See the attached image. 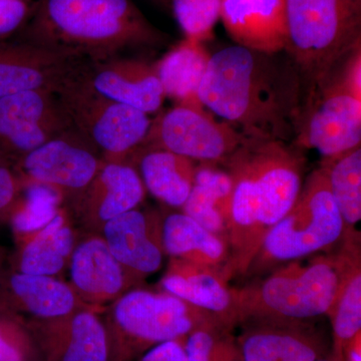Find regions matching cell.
<instances>
[{
    "mask_svg": "<svg viewBox=\"0 0 361 361\" xmlns=\"http://www.w3.org/2000/svg\"><path fill=\"white\" fill-rule=\"evenodd\" d=\"M188 361H244L231 332L217 329L194 330L185 338Z\"/></svg>",
    "mask_w": 361,
    "mask_h": 361,
    "instance_id": "31",
    "label": "cell"
},
{
    "mask_svg": "<svg viewBox=\"0 0 361 361\" xmlns=\"http://www.w3.org/2000/svg\"><path fill=\"white\" fill-rule=\"evenodd\" d=\"M344 59L322 80L304 90L291 142L300 151L316 149L323 160L360 146L361 99L346 82Z\"/></svg>",
    "mask_w": 361,
    "mask_h": 361,
    "instance_id": "8",
    "label": "cell"
},
{
    "mask_svg": "<svg viewBox=\"0 0 361 361\" xmlns=\"http://www.w3.org/2000/svg\"><path fill=\"white\" fill-rule=\"evenodd\" d=\"M329 174L330 191L343 220L342 239L360 238L356 226L361 220V148L323 160Z\"/></svg>",
    "mask_w": 361,
    "mask_h": 361,
    "instance_id": "27",
    "label": "cell"
},
{
    "mask_svg": "<svg viewBox=\"0 0 361 361\" xmlns=\"http://www.w3.org/2000/svg\"><path fill=\"white\" fill-rule=\"evenodd\" d=\"M20 182L6 167H0V218L11 216L18 204Z\"/></svg>",
    "mask_w": 361,
    "mask_h": 361,
    "instance_id": "36",
    "label": "cell"
},
{
    "mask_svg": "<svg viewBox=\"0 0 361 361\" xmlns=\"http://www.w3.org/2000/svg\"><path fill=\"white\" fill-rule=\"evenodd\" d=\"M344 224L323 165L303 183L298 198L265 237L246 275H261L290 261L329 253L343 238Z\"/></svg>",
    "mask_w": 361,
    "mask_h": 361,
    "instance_id": "6",
    "label": "cell"
},
{
    "mask_svg": "<svg viewBox=\"0 0 361 361\" xmlns=\"http://www.w3.org/2000/svg\"><path fill=\"white\" fill-rule=\"evenodd\" d=\"M342 361H361V334H358L344 349Z\"/></svg>",
    "mask_w": 361,
    "mask_h": 361,
    "instance_id": "37",
    "label": "cell"
},
{
    "mask_svg": "<svg viewBox=\"0 0 361 361\" xmlns=\"http://www.w3.org/2000/svg\"><path fill=\"white\" fill-rule=\"evenodd\" d=\"M4 259H6V253H4V249L0 248V268L4 264Z\"/></svg>",
    "mask_w": 361,
    "mask_h": 361,
    "instance_id": "39",
    "label": "cell"
},
{
    "mask_svg": "<svg viewBox=\"0 0 361 361\" xmlns=\"http://www.w3.org/2000/svg\"><path fill=\"white\" fill-rule=\"evenodd\" d=\"M25 26V40L87 63L156 49L168 40L132 0H37Z\"/></svg>",
    "mask_w": 361,
    "mask_h": 361,
    "instance_id": "3",
    "label": "cell"
},
{
    "mask_svg": "<svg viewBox=\"0 0 361 361\" xmlns=\"http://www.w3.org/2000/svg\"><path fill=\"white\" fill-rule=\"evenodd\" d=\"M145 195L137 169L125 161H104L73 204L85 224L102 229L108 221L137 208Z\"/></svg>",
    "mask_w": 361,
    "mask_h": 361,
    "instance_id": "19",
    "label": "cell"
},
{
    "mask_svg": "<svg viewBox=\"0 0 361 361\" xmlns=\"http://www.w3.org/2000/svg\"><path fill=\"white\" fill-rule=\"evenodd\" d=\"M304 97L289 56L241 45L211 56L199 99L206 110L249 139L293 142Z\"/></svg>",
    "mask_w": 361,
    "mask_h": 361,
    "instance_id": "1",
    "label": "cell"
},
{
    "mask_svg": "<svg viewBox=\"0 0 361 361\" xmlns=\"http://www.w3.org/2000/svg\"><path fill=\"white\" fill-rule=\"evenodd\" d=\"M18 238L21 248L16 269L25 274H59L70 263L75 249V233L63 210L39 231Z\"/></svg>",
    "mask_w": 361,
    "mask_h": 361,
    "instance_id": "25",
    "label": "cell"
},
{
    "mask_svg": "<svg viewBox=\"0 0 361 361\" xmlns=\"http://www.w3.org/2000/svg\"><path fill=\"white\" fill-rule=\"evenodd\" d=\"M236 337L244 361H317L329 355L308 322L248 320Z\"/></svg>",
    "mask_w": 361,
    "mask_h": 361,
    "instance_id": "17",
    "label": "cell"
},
{
    "mask_svg": "<svg viewBox=\"0 0 361 361\" xmlns=\"http://www.w3.org/2000/svg\"><path fill=\"white\" fill-rule=\"evenodd\" d=\"M246 139L229 123L214 120L208 111L175 106L152 121L142 146L166 149L195 163L221 164Z\"/></svg>",
    "mask_w": 361,
    "mask_h": 361,
    "instance_id": "10",
    "label": "cell"
},
{
    "mask_svg": "<svg viewBox=\"0 0 361 361\" xmlns=\"http://www.w3.org/2000/svg\"><path fill=\"white\" fill-rule=\"evenodd\" d=\"M182 212L203 226L208 231L228 242L229 215L219 198L210 190L193 184L189 197L182 207Z\"/></svg>",
    "mask_w": 361,
    "mask_h": 361,
    "instance_id": "32",
    "label": "cell"
},
{
    "mask_svg": "<svg viewBox=\"0 0 361 361\" xmlns=\"http://www.w3.org/2000/svg\"><path fill=\"white\" fill-rule=\"evenodd\" d=\"M137 361H188L185 338L158 344L142 353Z\"/></svg>",
    "mask_w": 361,
    "mask_h": 361,
    "instance_id": "35",
    "label": "cell"
},
{
    "mask_svg": "<svg viewBox=\"0 0 361 361\" xmlns=\"http://www.w3.org/2000/svg\"><path fill=\"white\" fill-rule=\"evenodd\" d=\"M37 0H0V37L23 27L30 20Z\"/></svg>",
    "mask_w": 361,
    "mask_h": 361,
    "instance_id": "34",
    "label": "cell"
},
{
    "mask_svg": "<svg viewBox=\"0 0 361 361\" xmlns=\"http://www.w3.org/2000/svg\"><path fill=\"white\" fill-rule=\"evenodd\" d=\"M63 196L56 190L37 183H25V198L11 213L14 233L20 236L39 231L61 212Z\"/></svg>",
    "mask_w": 361,
    "mask_h": 361,
    "instance_id": "29",
    "label": "cell"
},
{
    "mask_svg": "<svg viewBox=\"0 0 361 361\" xmlns=\"http://www.w3.org/2000/svg\"><path fill=\"white\" fill-rule=\"evenodd\" d=\"M199 329L228 331L210 313L167 292H127L116 299L109 329L114 361H137L149 348Z\"/></svg>",
    "mask_w": 361,
    "mask_h": 361,
    "instance_id": "7",
    "label": "cell"
},
{
    "mask_svg": "<svg viewBox=\"0 0 361 361\" xmlns=\"http://www.w3.org/2000/svg\"><path fill=\"white\" fill-rule=\"evenodd\" d=\"M231 176L230 277L246 275L270 230L295 203L305 159L290 142L249 139L221 163Z\"/></svg>",
    "mask_w": 361,
    "mask_h": 361,
    "instance_id": "2",
    "label": "cell"
},
{
    "mask_svg": "<svg viewBox=\"0 0 361 361\" xmlns=\"http://www.w3.org/2000/svg\"><path fill=\"white\" fill-rule=\"evenodd\" d=\"M336 253L290 261L267 276L236 289L239 325L248 320L307 322L329 316L360 239H342Z\"/></svg>",
    "mask_w": 361,
    "mask_h": 361,
    "instance_id": "4",
    "label": "cell"
},
{
    "mask_svg": "<svg viewBox=\"0 0 361 361\" xmlns=\"http://www.w3.org/2000/svg\"><path fill=\"white\" fill-rule=\"evenodd\" d=\"M173 13L186 39L205 44L213 39L220 18L221 0H171Z\"/></svg>",
    "mask_w": 361,
    "mask_h": 361,
    "instance_id": "30",
    "label": "cell"
},
{
    "mask_svg": "<svg viewBox=\"0 0 361 361\" xmlns=\"http://www.w3.org/2000/svg\"><path fill=\"white\" fill-rule=\"evenodd\" d=\"M220 18L236 44L269 54L284 51L286 0H221Z\"/></svg>",
    "mask_w": 361,
    "mask_h": 361,
    "instance_id": "20",
    "label": "cell"
},
{
    "mask_svg": "<svg viewBox=\"0 0 361 361\" xmlns=\"http://www.w3.org/2000/svg\"><path fill=\"white\" fill-rule=\"evenodd\" d=\"M92 145L71 128L21 158L25 183L56 190L75 201L87 189L104 164Z\"/></svg>",
    "mask_w": 361,
    "mask_h": 361,
    "instance_id": "11",
    "label": "cell"
},
{
    "mask_svg": "<svg viewBox=\"0 0 361 361\" xmlns=\"http://www.w3.org/2000/svg\"><path fill=\"white\" fill-rule=\"evenodd\" d=\"M210 58L204 44L185 39L154 63L166 97L176 106L206 111L199 89Z\"/></svg>",
    "mask_w": 361,
    "mask_h": 361,
    "instance_id": "22",
    "label": "cell"
},
{
    "mask_svg": "<svg viewBox=\"0 0 361 361\" xmlns=\"http://www.w3.org/2000/svg\"><path fill=\"white\" fill-rule=\"evenodd\" d=\"M80 78L97 94L147 115L160 111L166 99L155 65L142 59L122 56L89 63Z\"/></svg>",
    "mask_w": 361,
    "mask_h": 361,
    "instance_id": "14",
    "label": "cell"
},
{
    "mask_svg": "<svg viewBox=\"0 0 361 361\" xmlns=\"http://www.w3.org/2000/svg\"><path fill=\"white\" fill-rule=\"evenodd\" d=\"M70 269L71 288L75 295L92 304L120 298L135 280L114 257L101 237H92L75 247Z\"/></svg>",
    "mask_w": 361,
    "mask_h": 361,
    "instance_id": "21",
    "label": "cell"
},
{
    "mask_svg": "<svg viewBox=\"0 0 361 361\" xmlns=\"http://www.w3.org/2000/svg\"><path fill=\"white\" fill-rule=\"evenodd\" d=\"M80 75L58 92L71 126L104 161L127 163L126 159L144 144L151 118L132 106L97 94Z\"/></svg>",
    "mask_w": 361,
    "mask_h": 361,
    "instance_id": "9",
    "label": "cell"
},
{
    "mask_svg": "<svg viewBox=\"0 0 361 361\" xmlns=\"http://www.w3.org/2000/svg\"><path fill=\"white\" fill-rule=\"evenodd\" d=\"M6 289L20 310L42 320L65 317L77 310V295L70 285L47 275L16 272Z\"/></svg>",
    "mask_w": 361,
    "mask_h": 361,
    "instance_id": "26",
    "label": "cell"
},
{
    "mask_svg": "<svg viewBox=\"0 0 361 361\" xmlns=\"http://www.w3.org/2000/svg\"><path fill=\"white\" fill-rule=\"evenodd\" d=\"M317 361H341L337 360V358L334 357L332 355H327L326 356H324V357L320 358V360H318Z\"/></svg>",
    "mask_w": 361,
    "mask_h": 361,
    "instance_id": "38",
    "label": "cell"
},
{
    "mask_svg": "<svg viewBox=\"0 0 361 361\" xmlns=\"http://www.w3.org/2000/svg\"><path fill=\"white\" fill-rule=\"evenodd\" d=\"M71 128L58 92L30 90L0 99V140L20 158Z\"/></svg>",
    "mask_w": 361,
    "mask_h": 361,
    "instance_id": "12",
    "label": "cell"
},
{
    "mask_svg": "<svg viewBox=\"0 0 361 361\" xmlns=\"http://www.w3.org/2000/svg\"><path fill=\"white\" fill-rule=\"evenodd\" d=\"M87 63L71 52L25 40L0 51V99L30 90L58 92Z\"/></svg>",
    "mask_w": 361,
    "mask_h": 361,
    "instance_id": "13",
    "label": "cell"
},
{
    "mask_svg": "<svg viewBox=\"0 0 361 361\" xmlns=\"http://www.w3.org/2000/svg\"><path fill=\"white\" fill-rule=\"evenodd\" d=\"M284 52L304 90L322 80L361 42V0H286Z\"/></svg>",
    "mask_w": 361,
    "mask_h": 361,
    "instance_id": "5",
    "label": "cell"
},
{
    "mask_svg": "<svg viewBox=\"0 0 361 361\" xmlns=\"http://www.w3.org/2000/svg\"><path fill=\"white\" fill-rule=\"evenodd\" d=\"M42 322L35 339L47 361H114L110 331L92 311Z\"/></svg>",
    "mask_w": 361,
    "mask_h": 361,
    "instance_id": "18",
    "label": "cell"
},
{
    "mask_svg": "<svg viewBox=\"0 0 361 361\" xmlns=\"http://www.w3.org/2000/svg\"><path fill=\"white\" fill-rule=\"evenodd\" d=\"M161 221L155 211L135 208L102 228L114 257L134 279L157 272L163 264Z\"/></svg>",
    "mask_w": 361,
    "mask_h": 361,
    "instance_id": "16",
    "label": "cell"
},
{
    "mask_svg": "<svg viewBox=\"0 0 361 361\" xmlns=\"http://www.w3.org/2000/svg\"><path fill=\"white\" fill-rule=\"evenodd\" d=\"M329 317L334 336L330 355L342 361L344 349L361 334L360 253L351 260Z\"/></svg>",
    "mask_w": 361,
    "mask_h": 361,
    "instance_id": "28",
    "label": "cell"
},
{
    "mask_svg": "<svg viewBox=\"0 0 361 361\" xmlns=\"http://www.w3.org/2000/svg\"><path fill=\"white\" fill-rule=\"evenodd\" d=\"M230 279L225 267H211L171 258L161 283L164 291L210 313L232 332L239 322L236 289L230 287Z\"/></svg>",
    "mask_w": 361,
    "mask_h": 361,
    "instance_id": "15",
    "label": "cell"
},
{
    "mask_svg": "<svg viewBox=\"0 0 361 361\" xmlns=\"http://www.w3.org/2000/svg\"><path fill=\"white\" fill-rule=\"evenodd\" d=\"M137 157L140 177L146 191L163 203L182 208L194 184L196 163L163 149L140 147Z\"/></svg>",
    "mask_w": 361,
    "mask_h": 361,
    "instance_id": "23",
    "label": "cell"
},
{
    "mask_svg": "<svg viewBox=\"0 0 361 361\" xmlns=\"http://www.w3.org/2000/svg\"><path fill=\"white\" fill-rule=\"evenodd\" d=\"M32 336L13 314L0 306V361H32Z\"/></svg>",
    "mask_w": 361,
    "mask_h": 361,
    "instance_id": "33",
    "label": "cell"
},
{
    "mask_svg": "<svg viewBox=\"0 0 361 361\" xmlns=\"http://www.w3.org/2000/svg\"><path fill=\"white\" fill-rule=\"evenodd\" d=\"M161 240L171 258L218 268L229 263L228 242L183 212L171 213L161 221Z\"/></svg>",
    "mask_w": 361,
    "mask_h": 361,
    "instance_id": "24",
    "label": "cell"
}]
</instances>
